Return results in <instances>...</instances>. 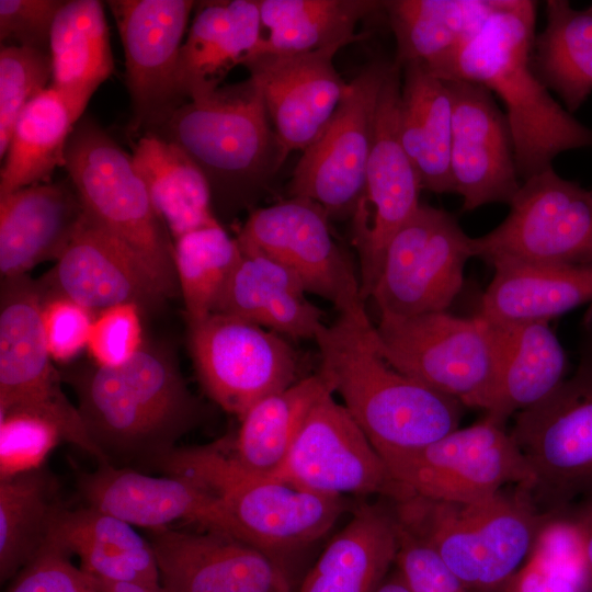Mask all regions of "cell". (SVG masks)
<instances>
[{
    "label": "cell",
    "instance_id": "cell-48",
    "mask_svg": "<svg viewBox=\"0 0 592 592\" xmlns=\"http://www.w3.org/2000/svg\"><path fill=\"white\" fill-rule=\"evenodd\" d=\"M65 0H0L1 46L49 52L50 31Z\"/></svg>",
    "mask_w": 592,
    "mask_h": 592
},
{
    "label": "cell",
    "instance_id": "cell-3",
    "mask_svg": "<svg viewBox=\"0 0 592 592\" xmlns=\"http://www.w3.org/2000/svg\"><path fill=\"white\" fill-rule=\"evenodd\" d=\"M86 430L103 455L151 464L171 452L201 418L171 350L146 341L126 363L69 375Z\"/></svg>",
    "mask_w": 592,
    "mask_h": 592
},
{
    "label": "cell",
    "instance_id": "cell-51",
    "mask_svg": "<svg viewBox=\"0 0 592 592\" xmlns=\"http://www.w3.org/2000/svg\"><path fill=\"white\" fill-rule=\"evenodd\" d=\"M98 592H167L160 584L147 583H113L91 578Z\"/></svg>",
    "mask_w": 592,
    "mask_h": 592
},
{
    "label": "cell",
    "instance_id": "cell-8",
    "mask_svg": "<svg viewBox=\"0 0 592 592\" xmlns=\"http://www.w3.org/2000/svg\"><path fill=\"white\" fill-rule=\"evenodd\" d=\"M374 340L400 373L464 407L485 409L498 350L493 325L479 314L473 318L446 310L411 317L379 314Z\"/></svg>",
    "mask_w": 592,
    "mask_h": 592
},
{
    "label": "cell",
    "instance_id": "cell-22",
    "mask_svg": "<svg viewBox=\"0 0 592 592\" xmlns=\"http://www.w3.org/2000/svg\"><path fill=\"white\" fill-rule=\"evenodd\" d=\"M46 293L67 296L98 312L134 304L156 312L168 299L141 259L86 210L55 265L38 280Z\"/></svg>",
    "mask_w": 592,
    "mask_h": 592
},
{
    "label": "cell",
    "instance_id": "cell-26",
    "mask_svg": "<svg viewBox=\"0 0 592 592\" xmlns=\"http://www.w3.org/2000/svg\"><path fill=\"white\" fill-rule=\"evenodd\" d=\"M240 250L213 312L236 316L285 338L315 341L325 325L322 311L308 299L301 282L271 258L241 246Z\"/></svg>",
    "mask_w": 592,
    "mask_h": 592
},
{
    "label": "cell",
    "instance_id": "cell-37",
    "mask_svg": "<svg viewBox=\"0 0 592 592\" xmlns=\"http://www.w3.org/2000/svg\"><path fill=\"white\" fill-rule=\"evenodd\" d=\"M258 4L266 32L252 56L343 48L363 37L355 33L361 20L384 9V1L374 0H258Z\"/></svg>",
    "mask_w": 592,
    "mask_h": 592
},
{
    "label": "cell",
    "instance_id": "cell-49",
    "mask_svg": "<svg viewBox=\"0 0 592 592\" xmlns=\"http://www.w3.org/2000/svg\"><path fill=\"white\" fill-rule=\"evenodd\" d=\"M500 592H589V588L584 576L530 554Z\"/></svg>",
    "mask_w": 592,
    "mask_h": 592
},
{
    "label": "cell",
    "instance_id": "cell-41",
    "mask_svg": "<svg viewBox=\"0 0 592 592\" xmlns=\"http://www.w3.org/2000/svg\"><path fill=\"white\" fill-rule=\"evenodd\" d=\"M173 243L179 294L190 325L214 311L241 250L220 224L187 232Z\"/></svg>",
    "mask_w": 592,
    "mask_h": 592
},
{
    "label": "cell",
    "instance_id": "cell-23",
    "mask_svg": "<svg viewBox=\"0 0 592 592\" xmlns=\"http://www.w3.org/2000/svg\"><path fill=\"white\" fill-rule=\"evenodd\" d=\"M341 46L296 54H257L244 61L261 91L272 126L291 153L304 151L322 133L349 82L333 65Z\"/></svg>",
    "mask_w": 592,
    "mask_h": 592
},
{
    "label": "cell",
    "instance_id": "cell-36",
    "mask_svg": "<svg viewBox=\"0 0 592 592\" xmlns=\"http://www.w3.org/2000/svg\"><path fill=\"white\" fill-rule=\"evenodd\" d=\"M132 157L173 241L193 230L220 224L213 210L206 177L181 148L147 134L137 138Z\"/></svg>",
    "mask_w": 592,
    "mask_h": 592
},
{
    "label": "cell",
    "instance_id": "cell-10",
    "mask_svg": "<svg viewBox=\"0 0 592 592\" xmlns=\"http://www.w3.org/2000/svg\"><path fill=\"white\" fill-rule=\"evenodd\" d=\"M43 292L27 275L1 280L0 412L12 409L37 413L59 429L62 440L110 463L90 439L78 407L61 388L42 321Z\"/></svg>",
    "mask_w": 592,
    "mask_h": 592
},
{
    "label": "cell",
    "instance_id": "cell-7",
    "mask_svg": "<svg viewBox=\"0 0 592 592\" xmlns=\"http://www.w3.org/2000/svg\"><path fill=\"white\" fill-rule=\"evenodd\" d=\"M64 167L84 210L141 259L168 298L180 295L174 243L152 206L132 155L86 116L69 136Z\"/></svg>",
    "mask_w": 592,
    "mask_h": 592
},
{
    "label": "cell",
    "instance_id": "cell-14",
    "mask_svg": "<svg viewBox=\"0 0 592 592\" xmlns=\"http://www.w3.org/2000/svg\"><path fill=\"white\" fill-rule=\"evenodd\" d=\"M187 326L189 350L203 389L239 419L259 400L300 379L296 351L274 331L221 312Z\"/></svg>",
    "mask_w": 592,
    "mask_h": 592
},
{
    "label": "cell",
    "instance_id": "cell-30",
    "mask_svg": "<svg viewBox=\"0 0 592 592\" xmlns=\"http://www.w3.org/2000/svg\"><path fill=\"white\" fill-rule=\"evenodd\" d=\"M398 545L395 511L362 504L326 546L300 592H375L396 561Z\"/></svg>",
    "mask_w": 592,
    "mask_h": 592
},
{
    "label": "cell",
    "instance_id": "cell-16",
    "mask_svg": "<svg viewBox=\"0 0 592 592\" xmlns=\"http://www.w3.org/2000/svg\"><path fill=\"white\" fill-rule=\"evenodd\" d=\"M328 218L315 202L292 197L253 210L237 240L288 269L307 293L329 300L339 315L365 312L361 280L334 241Z\"/></svg>",
    "mask_w": 592,
    "mask_h": 592
},
{
    "label": "cell",
    "instance_id": "cell-45",
    "mask_svg": "<svg viewBox=\"0 0 592 592\" xmlns=\"http://www.w3.org/2000/svg\"><path fill=\"white\" fill-rule=\"evenodd\" d=\"M43 292L42 321L54 362L67 363L87 349L93 310L59 294Z\"/></svg>",
    "mask_w": 592,
    "mask_h": 592
},
{
    "label": "cell",
    "instance_id": "cell-6",
    "mask_svg": "<svg viewBox=\"0 0 592 592\" xmlns=\"http://www.w3.org/2000/svg\"><path fill=\"white\" fill-rule=\"evenodd\" d=\"M152 135L191 158L206 177L212 196L229 200H242L261 186L289 155L251 78L185 102Z\"/></svg>",
    "mask_w": 592,
    "mask_h": 592
},
{
    "label": "cell",
    "instance_id": "cell-50",
    "mask_svg": "<svg viewBox=\"0 0 592 592\" xmlns=\"http://www.w3.org/2000/svg\"><path fill=\"white\" fill-rule=\"evenodd\" d=\"M572 511L583 535L587 581L589 592H592V492L583 496Z\"/></svg>",
    "mask_w": 592,
    "mask_h": 592
},
{
    "label": "cell",
    "instance_id": "cell-19",
    "mask_svg": "<svg viewBox=\"0 0 592 592\" xmlns=\"http://www.w3.org/2000/svg\"><path fill=\"white\" fill-rule=\"evenodd\" d=\"M274 478L334 497L380 494L397 502L413 496L333 394L311 409Z\"/></svg>",
    "mask_w": 592,
    "mask_h": 592
},
{
    "label": "cell",
    "instance_id": "cell-35",
    "mask_svg": "<svg viewBox=\"0 0 592 592\" xmlns=\"http://www.w3.org/2000/svg\"><path fill=\"white\" fill-rule=\"evenodd\" d=\"M398 128L422 189L434 193L453 192L451 95L446 82L419 64L401 68Z\"/></svg>",
    "mask_w": 592,
    "mask_h": 592
},
{
    "label": "cell",
    "instance_id": "cell-18",
    "mask_svg": "<svg viewBox=\"0 0 592 592\" xmlns=\"http://www.w3.org/2000/svg\"><path fill=\"white\" fill-rule=\"evenodd\" d=\"M121 35L132 104L128 130L138 138L155 133L187 102L179 86V61L191 0L107 2Z\"/></svg>",
    "mask_w": 592,
    "mask_h": 592
},
{
    "label": "cell",
    "instance_id": "cell-38",
    "mask_svg": "<svg viewBox=\"0 0 592 592\" xmlns=\"http://www.w3.org/2000/svg\"><path fill=\"white\" fill-rule=\"evenodd\" d=\"M545 9L546 26L535 35L531 65L572 114L592 92V11L566 0H548Z\"/></svg>",
    "mask_w": 592,
    "mask_h": 592
},
{
    "label": "cell",
    "instance_id": "cell-15",
    "mask_svg": "<svg viewBox=\"0 0 592 592\" xmlns=\"http://www.w3.org/2000/svg\"><path fill=\"white\" fill-rule=\"evenodd\" d=\"M391 65L374 61L349 82L330 122L294 169L292 197L315 202L329 217L353 216L364 195L378 98Z\"/></svg>",
    "mask_w": 592,
    "mask_h": 592
},
{
    "label": "cell",
    "instance_id": "cell-42",
    "mask_svg": "<svg viewBox=\"0 0 592 592\" xmlns=\"http://www.w3.org/2000/svg\"><path fill=\"white\" fill-rule=\"evenodd\" d=\"M50 53L23 46L0 49V157L9 148L19 115L52 81Z\"/></svg>",
    "mask_w": 592,
    "mask_h": 592
},
{
    "label": "cell",
    "instance_id": "cell-47",
    "mask_svg": "<svg viewBox=\"0 0 592 592\" xmlns=\"http://www.w3.org/2000/svg\"><path fill=\"white\" fill-rule=\"evenodd\" d=\"M70 556L46 540L7 592H98L92 579L70 561Z\"/></svg>",
    "mask_w": 592,
    "mask_h": 592
},
{
    "label": "cell",
    "instance_id": "cell-5",
    "mask_svg": "<svg viewBox=\"0 0 592 592\" xmlns=\"http://www.w3.org/2000/svg\"><path fill=\"white\" fill-rule=\"evenodd\" d=\"M521 489L470 503L413 494L395 502L394 511L471 592H500L528 556L545 516Z\"/></svg>",
    "mask_w": 592,
    "mask_h": 592
},
{
    "label": "cell",
    "instance_id": "cell-24",
    "mask_svg": "<svg viewBox=\"0 0 592 592\" xmlns=\"http://www.w3.org/2000/svg\"><path fill=\"white\" fill-rule=\"evenodd\" d=\"M77 487L88 506L133 526L155 530L186 522L228 535L218 500L182 476H150L107 463L99 464L91 473H81Z\"/></svg>",
    "mask_w": 592,
    "mask_h": 592
},
{
    "label": "cell",
    "instance_id": "cell-44",
    "mask_svg": "<svg viewBox=\"0 0 592 592\" xmlns=\"http://www.w3.org/2000/svg\"><path fill=\"white\" fill-rule=\"evenodd\" d=\"M143 315L134 304L115 305L98 311L87 344L93 364L114 367L129 361L146 342Z\"/></svg>",
    "mask_w": 592,
    "mask_h": 592
},
{
    "label": "cell",
    "instance_id": "cell-9",
    "mask_svg": "<svg viewBox=\"0 0 592 592\" xmlns=\"http://www.w3.org/2000/svg\"><path fill=\"white\" fill-rule=\"evenodd\" d=\"M527 466L535 492L549 511L569 508L592 492V344L580 363L547 397L516 414L510 431Z\"/></svg>",
    "mask_w": 592,
    "mask_h": 592
},
{
    "label": "cell",
    "instance_id": "cell-13",
    "mask_svg": "<svg viewBox=\"0 0 592 592\" xmlns=\"http://www.w3.org/2000/svg\"><path fill=\"white\" fill-rule=\"evenodd\" d=\"M474 238L455 216L420 205L389 241L371 293L379 314L411 317L445 311L462 291Z\"/></svg>",
    "mask_w": 592,
    "mask_h": 592
},
{
    "label": "cell",
    "instance_id": "cell-52",
    "mask_svg": "<svg viewBox=\"0 0 592 592\" xmlns=\"http://www.w3.org/2000/svg\"><path fill=\"white\" fill-rule=\"evenodd\" d=\"M375 592H411L400 573L396 570L387 576Z\"/></svg>",
    "mask_w": 592,
    "mask_h": 592
},
{
    "label": "cell",
    "instance_id": "cell-34",
    "mask_svg": "<svg viewBox=\"0 0 592 592\" xmlns=\"http://www.w3.org/2000/svg\"><path fill=\"white\" fill-rule=\"evenodd\" d=\"M479 315L496 322L549 321L592 301V266L502 262Z\"/></svg>",
    "mask_w": 592,
    "mask_h": 592
},
{
    "label": "cell",
    "instance_id": "cell-40",
    "mask_svg": "<svg viewBox=\"0 0 592 592\" xmlns=\"http://www.w3.org/2000/svg\"><path fill=\"white\" fill-rule=\"evenodd\" d=\"M61 504L44 467L0 481V580L16 576L44 546Z\"/></svg>",
    "mask_w": 592,
    "mask_h": 592
},
{
    "label": "cell",
    "instance_id": "cell-33",
    "mask_svg": "<svg viewBox=\"0 0 592 592\" xmlns=\"http://www.w3.org/2000/svg\"><path fill=\"white\" fill-rule=\"evenodd\" d=\"M49 53V87L78 122L95 90L114 69L103 2L66 0L52 26Z\"/></svg>",
    "mask_w": 592,
    "mask_h": 592
},
{
    "label": "cell",
    "instance_id": "cell-28",
    "mask_svg": "<svg viewBox=\"0 0 592 592\" xmlns=\"http://www.w3.org/2000/svg\"><path fill=\"white\" fill-rule=\"evenodd\" d=\"M80 559L90 578L113 583H160L149 540L134 526L91 506L56 511L47 539Z\"/></svg>",
    "mask_w": 592,
    "mask_h": 592
},
{
    "label": "cell",
    "instance_id": "cell-25",
    "mask_svg": "<svg viewBox=\"0 0 592 592\" xmlns=\"http://www.w3.org/2000/svg\"><path fill=\"white\" fill-rule=\"evenodd\" d=\"M83 214L70 178L30 185L0 197L1 280L26 275L44 261H56Z\"/></svg>",
    "mask_w": 592,
    "mask_h": 592
},
{
    "label": "cell",
    "instance_id": "cell-32",
    "mask_svg": "<svg viewBox=\"0 0 592 592\" xmlns=\"http://www.w3.org/2000/svg\"><path fill=\"white\" fill-rule=\"evenodd\" d=\"M333 394L318 372L255 402L235 435L220 439L231 463L246 474L274 478L311 409Z\"/></svg>",
    "mask_w": 592,
    "mask_h": 592
},
{
    "label": "cell",
    "instance_id": "cell-54",
    "mask_svg": "<svg viewBox=\"0 0 592 592\" xmlns=\"http://www.w3.org/2000/svg\"><path fill=\"white\" fill-rule=\"evenodd\" d=\"M588 9H589L590 11H592V5H590Z\"/></svg>",
    "mask_w": 592,
    "mask_h": 592
},
{
    "label": "cell",
    "instance_id": "cell-17",
    "mask_svg": "<svg viewBox=\"0 0 592 592\" xmlns=\"http://www.w3.org/2000/svg\"><path fill=\"white\" fill-rule=\"evenodd\" d=\"M400 91L401 69L392 62L378 98L364 195L352 216L364 299L378 280L389 241L421 205V181L399 137Z\"/></svg>",
    "mask_w": 592,
    "mask_h": 592
},
{
    "label": "cell",
    "instance_id": "cell-21",
    "mask_svg": "<svg viewBox=\"0 0 592 592\" xmlns=\"http://www.w3.org/2000/svg\"><path fill=\"white\" fill-rule=\"evenodd\" d=\"M167 592H291L283 561L231 536L148 530Z\"/></svg>",
    "mask_w": 592,
    "mask_h": 592
},
{
    "label": "cell",
    "instance_id": "cell-31",
    "mask_svg": "<svg viewBox=\"0 0 592 592\" xmlns=\"http://www.w3.org/2000/svg\"><path fill=\"white\" fill-rule=\"evenodd\" d=\"M499 0H391L384 11L396 39L394 64H419L440 79L485 25Z\"/></svg>",
    "mask_w": 592,
    "mask_h": 592
},
{
    "label": "cell",
    "instance_id": "cell-20",
    "mask_svg": "<svg viewBox=\"0 0 592 592\" xmlns=\"http://www.w3.org/2000/svg\"><path fill=\"white\" fill-rule=\"evenodd\" d=\"M452 101L449 168L463 209L491 203L510 205L522 181L505 117L482 84L445 81Z\"/></svg>",
    "mask_w": 592,
    "mask_h": 592
},
{
    "label": "cell",
    "instance_id": "cell-12",
    "mask_svg": "<svg viewBox=\"0 0 592 592\" xmlns=\"http://www.w3.org/2000/svg\"><path fill=\"white\" fill-rule=\"evenodd\" d=\"M505 219L474 238V254L492 266H592V194L553 168L522 182Z\"/></svg>",
    "mask_w": 592,
    "mask_h": 592
},
{
    "label": "cell",
    "instance_id": "cell-46",
    "mask_svg": "<svg viewBox=\"0 0 592 592\" xmlns=\"http://www.w3.org/2000/svg\"><path fill=\"white\" fill-rule=\"evenodd\" d=\"M398 536L395 563L411 592H471L430 545L399 521Z\"/></svg>",
    "mask_w": 592,
    "mask_h": 592
},
{
    "label": "cell",
    "instance_id": "cell-2",
    "mask_svg": "<svg viewBox=\"0 0 592 592\" xmlns=\"http://www.w3.org/2000/svg\"><path fill=\"white\" fill-rule=\"evenodd\" d=\"M319 373L382 458L423 447L459 425L464 406L394 368L367 312L339 315L315 338Z\"/></svg>",
    "mask_w": 592,
    "mask_h": 592
},
{
    "label": "cell",
    "instance_id": "cell-53",
    "mask_svg": "<svg viewBox=\"0 0 592 592\" xmlns=\"http://www.w3.org/2000/svg\"><path fill=\"white\" fill-rule=\"evenodd\" d=\"M588 339H589V341H590V342H591V344H592V337H589Z\"/></svg>",
    "mask_w": 592,
    "mask_h": 592
},
{
    "label": "cell",
    "instance_id": "cell-43",
    "mask_svg": "<svg viewBox=\"0 0 592 592\" xmlns=\"http://www.w3.org/2000/svg\"><path fill=\"white\" fill-rule=\"evenodd\" d=\"M60 440L56 424L37 413L20 409L0 412L1 479L43 467Z\"/></svg>",
    "mask_w": 592,
    "mask_h": 592
},
{
    "label": "cell",
    "instance_id": "cell-29",
    "mask_svg": "<svg viewBox=\"0 0 592 592\" xmlns=\"http://www.w3.org/2000/svg\"><path fill=\"white\" fill-rule=\"evenodd\" d=\"M491 323L498 358L483 410L505 423L512 414L543 400L566 379L567 356L549 321Z\"/></svg>",
    "mask_w": 592,
    "mask_h": 592
},
{
    "label": "cell",
    "instance_id": "cell-39",
    "mask_svg": "<svg viewBox=\"0 0 592 592\" xmlns=\"http://www.w3.org/2000/svg\"><path fill=\"white\" fill-rule=\"evenodd\" d=\"M77 124L50 87L33 98L14 125L0 173V197L43 183L64 167L69 136Z\"/></svg>",
    "mask_w": 592,
    "mask_h": 592
},
{
    "label": "cell",
    "instance_id": "cell-4",
    "mask_svg": "<svg viewBox=\"0 0 592 592\" xmlns=\"http://www.w3.org/2000/svg\"><path fill=\"white\" fill-rule=\"evenodd\" d=\"M164 475L189 478L213 494L228 535L282 560L322 537L344 513V497L321 494L280 478L257 477L236 467L220 440L174 447L152 464Z\"/></svg>",
    "mask_w": 592,
    "mask_h": 592
},
{
    "label": "cell",
    "instance_id": "cell-11",
    "mask_svg": "<svg viewBox=\"0 0 592 592\" xmlns=\"http://www.w3.org/2000/svg\"><path fill=\"white\" fill-rule=\"evenodd\" d=\"M394 479L414 496L470 503L510 483L531 489L533 477L505 423L490 415L413 451L383 458Z\"/></svg>",
    "mask_w": 592,
    "mask_h": 592
},
{
    "label": "cell",
    "instance_id": "cell-27",
    "mask_svg": "<svg viewBox=\"0 0 592 592\" xmlns=\"http://www.w3.org/2000/svg\"><path fill=\"white\" fill-rule=\"evenodd\" d=\"M258 0L198 3L179 61V86L186 101L204 98L227 73L243 65L262 38Z\"/></svg>",
    "mask_w": 592,
    "mask_h": 592
},
{
    "label": "cell",
    "instance_id": "cell-1",
    "mask_svg": "<svg viewBox=\"0 0 592 592\" xmlns=\"http://www.w3.org/2000/svg\"><path fill=\"white\" fill-rule=\"evenodd\" d=\"M536 9L531 0H499L440 76L482 84L501 99L522 182L553 168L563 151L592 148V128L555 101L533 71Z\"/></svg>",
    "mask_w": 592,
    "mask_h": 592
},
{
    "label": "cell",
    "instance_id": "cell-55",
    "mask_svg": "<svg viewBox=\"0 0 592 592\" xmlns=\"http://www.w3.org/2000/svg\"><path fill=\"white\" fill-rule=\"evenodd\" d=\"M591 194H592V190H590Z\"/></svg>",
    "mask_w": 592,
    "mask_h": 592
}]
</instances>
